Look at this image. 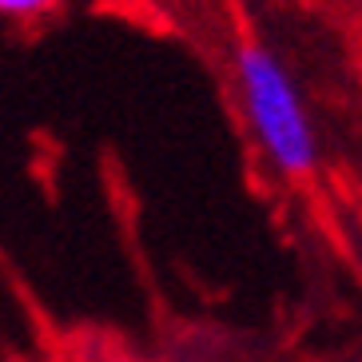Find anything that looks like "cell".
I'll use <instances>...</instances> for the list:
<instances>
[{
	"label": "cell",
	"instance_id": "cell-1",
	"mask_svg": "<svg viewBox=\"0 0 362 362\" xmlns=\"http://www.w3.org/2000/svg\"><path fill=\"white\" fill-rule=\"evenodd\" d=\"M239 80H243L251 128L267 148V156L291 175L307 171L315 163V132L307 124L303 100L291 84L287 68L263 48H243L239 52Z\"/></svg>",
	"mask_w": 362,
	"mask_h": 362
},
{
	"label": "cell",
	"instance_id": "cell-2",
	"mask_svg": "<svg viewBox=\"0 0 362 362\" xmlns=\"http://www.w3.org/2000/svg\"><path fill=\"white\" fill-rule=\"evenodd\" d=\"M52 0H0V12L4 16H33V12H44Z\"/></svg>",
	"mask_w": 362,
	"mask_h": 362
}]
</instances>
